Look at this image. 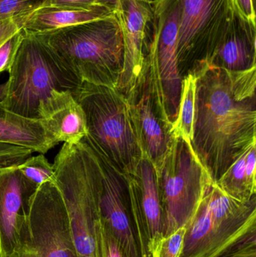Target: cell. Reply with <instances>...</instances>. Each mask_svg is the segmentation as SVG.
Returning <instances> with one entry per match:
<instances>
[{
  "label": "cell",
  "mask_w": 256,
  "mask_h": 257,
  "mask_svg": "<svg viewBox=\"0 0 256 257\" xmlns=\"http://www.w3.org/2000/svg\"><path fill=\"white\" fill-rule=\"evenodd\" d=\"M196 77L193 138L191 145L213 182L256 144L255 96L236 90L230 71L201 61Z\"/></svg>",
  "instance_id": "cell-1"
},
{
  "label": "cell",
  "mask_w": 256,
  "mask_h": 257,
  "mask_svg": "<svg viewBox=\"0 0 256 257\" xmlns=\"http://www.w3.org/2000/svg\"><path fill=\"white\" fill-rule=\"evenodd\" d=\"M53 165L78 256L98 257L96 235L102 187L99 156L84 140L75 145L64 143Z\"/></svg>",
  "instance_id": "cell-2"
},
{
  "label": "cell",
  "mask_w": 256,
  "mask_h": 257,
  "mask_svg": "<svg viewBox=\"0 0 256 257\" xmlns=\"http://www.w3.org/2000/svg\"><path fill=\"white\" fill-rule=\"evenodd\" d=\"M8 72L0 84V105L26 118L39 119V103L53 90L73 93L82 83L41 35L24 31Z\"/></svg>",
  "instance_id": "cell-3"
},
{
  "label": "cell",
  "mask_w": 256,
  "mask_h": 257,
  "mask_svg": "<svg viewBox=\"0 0 256 257\" xmlns=\"http://www.w3.org/2000/svg\"><path fill=\"white\" fill-rule=\"evenodd\" d=\"M39 34L81 82L117 88L123 42L115 15Z\"/></svg>",
  "instance_id": "cell-4"
},
{
  "label": "cell",
  "mask_w": 256,
  "mask_h": 257,
  "mask_svg": "<svg viewBox=\"0 0 256 257\" xmlns=\"http://www.w3.org/2000/svg\"><path fill=\"white\" fill-rule=\"evenodd\" d=\"M72 94L85 114L88 134L84 140L123 175L135 172L141 154L126 96L117 88L87 82Z\"/></svg>",
  "instance_id": "cell-5"
},
{
  "label": "cell",
  "mask_w": 256,
  "mask_h": 257,
  "mask_svg": "<svg viewBox=\"0 0 256 257\" xmlns=\"http://www.w3.org/2000/svg\"><path fill=\"white\" fill-rule=\"evenodd\" d=\"M155 171L165 237L187 227L213 181L190 142L179 138L171 137L166 154Z\"/></svg>",
  "instance_id": "cell-6"
},
{
  "label": "cell",
  "mask_w": 256,
  "mask_h": 257,
  "mask_svg": "<svg viewBox=\"0 0 256 257\" xmlns=\"http://www.w3.org/2000/svg\"><path fill=\"white\" fill-rule=\"evenodd\" d=\"M152 35L146 56L155 111L169 132L178 114L182 79L177 57L180 0L151 3Z\"/></svg>",
  "instance_id": "cell-7"
},
{
  "label": "cell",
  "mask_w": 256,
  "mask_h": 257,
  "mask_svg": "<svg viewBox=\"0 0 256 257\" xmlns=\"http://www.w3.org/2000/svg\"><path fill=\"white\" fill-rule=\"evenodd\" d=\"M17 257H78L56 182L46 183L27 196Z\"/></svg>",
  "instance_id": "cell-8"
},
{
  "label": "cell",
  "mask_w": 256,
  "mask_h": 257,
  "mask_svg": "<svg viewBox=\"0 0 256 257\" xmlns=\"http://www.w3.org/2000/svg\"><path fill=\"white\" fill-rule=\"evenodd\" d=\"M229 0H180L177 57L179 69L207 61L234 17Z\"/></svg>",
  "instance_id": "cell-9"
},
{
  "label": "cell",
  "mask_w": 256,
  "mask_h": 257,
  "mask_svg": "<svg viewBox=\"0 0 256 257\" xmlns=\"http://www.w3.org/2000/svg\"><path fill=\"white\" fill-rule=\"evenodd\" d=\"M98 156L102 165V220L126 257H152L145 230L132 211L124 175L108 160Z\"/></svg>",
  "instance_id": "cell-10"
},
{
  "label": "cell",
  "mask_w": 256,
  "mask_h": 257,
  "mask_svg": "<svg viewBox=\"0 0 256 257\" xmlns=\"http://www.w3.org/2000/svg\"><path fill=\"white\" fill-rule=\"evenodd\" d=\"M121 28L123 63L117 89L129 98L145 75L147 27L152 19L151 4L141 0H120L114 12Z\"/></svg>",
  "instance_id": "cell-11"
},
{
  "label": "cell",
  "mask_w": 256,
  "mask_h": 257,
  "mask_svg": "<svg viewBox=\"0 0 256 257\" xmlns=\"http://www.w3.org/2000/svg\"><path fill=\"white\" fill-rule=\"evenodd\" d=\"M127 99L141 157L147 158L156 169L166 154L171 136L155 111L150 80L146 71L139 85Z\"/></svg>",
  "instance_id": "cell-12"
},
{
  "label": "cell",
  "mask_w": 256,
  "mask_h": 257,
  "mask_svg": "<svg viewBox=\"0 0 256 257\" xmlns=\"http://www.w3.org/2000/svg\"><path fill=\"white\" fill-rule=\"evenodd\" d=\"M131 206L140 224L145 230L150 253L162 238L163 217L154 166L141 157L135 172L124 175Z\"/></svg>",
  "instance_id": "cell-13"
},
{
  "label": "cell",
  "mask_w": 256,
  "mask_h": 257,
  "mask_svg": "<svg viewBox=\"0 0 256 257\" xmlns=\"http://www.w3.org/2000/svg\"><path fill=\"white\" fill-rule=\"evenodd\" d=\"M29 196L16 166L0 169V257H17Z\"/></svg>",
  "instance_id": "cell-14"
},
{
  "label": "cell",
  "mask_w": 256,
  "mask_h": 257,
  "mask_svg": "<svg viewBox=\"0 0 256 257\" xmlns=\"http://www.w3.org/2000/svg\"><path fill=\"white\" fill-rule=\"evenodd\" d=\"M39 119L57 144L75 145L88 134L84 110L69 90H53L39 103Z\"/></svg>",
  "instance_id": "cell-15"
},
{
  "label": "cell",
  "mask_w": 256,
  "mask_h": 257,
  "mask_svg": "<svg viewBox=\"0 0 256 257\" xmlns=\"http://www.w3.org/2000/svg\"><path fill=\"white\" fill-rule=\"evenodd\" d=\"M256 27L234 14L225 36L207 63L229 71L256 66Z\"/></svg>",
  "instance_id": "cell-16"
},
{
  "label": "cell",
  "mask_w": 256,
  "mask_h": 257,
  "mask_svg": "<svg viewBox=\"0 0 256 257\" xmlns=\"http://www.w3.org/2000/svg\"><path fill=\"white\" fill-rule=\"evenodd\" d=\"M114 9L103 5L88 9L41 7L26 18L22 30L24 33L34 34L46 33L83 23L105 19L114 16Z\"/></svg>",
  "instance_id": "cell-17"
},
{
  "label": "cell",
  "mask_w": 256,
  "mask_h": 257,
  "mask_svg": "<svg viewBox=\"0 0 256 257\" xmlns=\"http://www.w3.org/2000/svg\"><path fill=\"white\" fill-rule=\"evenodd\" d=\"M0 142L46 154L58 144L48 134L40 119L21 117L0 105Z\"/></svg>",
  "instance_id": "cell-18"
},
{
  "label": "cell",
  "mask_w": 256,
  "mask_h": 257,
  "mask_svg": "<svg viewBox=\"0 0 256 257\" xmlns=\"http://www.w3.org/2000/svg\"><path fill=\"white\" fill-rule=\"evenodd\" d=\"M196 96V77L189 71L182 80L178 114L170 128L168 134L174 139L192 142L193 138L194 118Z\"/></svg>",
  "instance_id": "cell-19"
},
{
  "label": "cell",
  "mask_w": 256,
  "mask_h": 257,
  "mask_svg": "<svg viewBox=\"0 0 256 257\" xmlns=\"http://www.w3.org/2000/svg\"><path fill=\"white\" fill-rule=\"evenodd\" d=\"M249 149L240 155L222 174L219 179L214 182L224 193L242 202H248L256 196L251 194L246 184L245 166Z\"/></svg>",
  "instance_id": "cell-20"
},
{
  "label": "cell",
  "mask_w": 256,
  "mask_h": 257,
  "mask_svg": "<svg viewBox=\"0 0 256 257\" xmlns=\"http://www.w3.org/2000/svg\"><path fill=\"white\" fill-rule=\"evenodd\" d=\"M22 177L29 195L46 183H55L54 165L51 164L45 154L31 156L16 166Z\"/></svg>",
  "instance_id": "cell-21"
},
{
  "label": "cell",
  "mask_w": 256,
  "mask_h": 257,
  "mask_svg": "<svg viewBox=\"0 0 256 257\" xmlns=\"http://www.w3.org/2000/svg\"><path fill=\"white\" fill-rule=\"evenodd\" d=\"M186 230V227H180L171 235L160 238L152 248V257L180 256Z\"/></svg>",
  "instance_id": "cell-22"
},
{
  "label": "cell",
  "mask_w": 256,
  "mask_h": 257,
  "mask_svg": "<svg viewBox=\"0 0 256 257\" xmlns=\"http://www.w3.org/2000/svg\"><path fill=\"white\" fill-rule=\"evenodd\" d=\"M96 241L98 257H126L120 244L101 215L97 223Z\"/></svg>",
  "instance_id": "cell-23"
},
{
  "label": "cell",
  "mask_w": 256,
  "mask_h": 257,
  "mask_svg": "<svg viewBox=\"0 0 256 257\" xmlns=\"http://www.w3.org/2000/svg\"><path fill=\"white\" fill-rule=\"evenodd\" d=\"M44 0H0V23L27 15L42 7Z\"/></svg>",
  "instance_id": "cell-24"
},
{
  "label": "cell",
  "mask_w": 256,
  "mask_h": 257,
  "mask_svg": "<svg viewBox=\"0 0 256 257\" xmlns=\"http://www.w3.org/2000/svg\"><path fill=\"white\" fill-rule=\"evenodd\" d=\"M33 153L30 148L0 142V169L18 166Z\"/></svg>",
  "instance_id": "cell-25"
},
{
  "label": "cell",
  "mask_w": 256,
  "mask_h": 257,
  "mask_svg": "<svg viewBox=\"0 0 256 257\" xmlns=\"http://www.w3.org/2000/svg\"><path fill=\"white\" fill-rule=\"evenodd\" d=\"M23 39L22 29L0 45V74L9 72Z\"/></svg>",
  "instance_id": "cell-26"
},
{
  "label": "cell",
  "mask_w": 256,
  "mask_h": 257,
  "mask_svg": "<svg viewBox=\"0 0 256 257\" xmlns=\"http://www.w3.org/2000/svg\"><path fill=\"white\" fill-rule=\"evenodd\" d=\"M233 12L239 18L255 25L253 0H229Z\"/></svg>",
  "instance_id": "cell-27"
},
{
  "label": "cell",
  "mask_w": 256,
  "mask_h": 257,
  "mask_svg": "<svg viewBox=\"0 0 256 257\" xmlns=\"http://www.w3.org/2000/svg\"><path fill=\"white\" fill-rule=\"evenodd\" d=\"M255 147L256 144H254L248 151L246 157V166H245L246 184H247L248 189L252 195H256Z\"/></svg>",
  "instance_id": "cell-28"
},
{
  "label": "cell",
  "mask_w": 256,
  "mask_h": 257,
  "mask_svg": "<svg viewBox=\"0 0 256 257\" xmlns=\"http://www.w3.org/2000/svg\"><path fill=\"white\" fill-rule=\"evenodd\" d=\"M27 17L10 18L0 23V45L22 29L23 24Z\"/></svg>",
  "instance_id": "cell-29"
},
{
  "label": "cell",
  "mask_w": 256,
  "mask_h": 257,
  "mask_svg": "<svg viewBox=\"0 0 256 257\" xmlns=\"http://www.w3.org/2000/svg\"><path fill=\"white\" fill-rule=\"evenodd\" d=\"M101 5L97 0H44L42 7H66L74 9H88Z\"/></svg>",
  "instance_id": "cell-30"
},
{
  "label": "cell",
  "mask_w": 256,
  "mask_h": 257,
  "mask_svg": "<svg viewBox=\"0 0 256 257\" xmlns=\"http://www.w3.org/2000/svg\"><path fill=\"white\" fill-rule=\"evenodd\" d=\"M231 257H256V242L245 246Z\"/></svg>",
  "instance_id": "cell-31"
},
{
  "label": "cell",
  "mask_w": 256,
  "mask_h": 257,
  "mask_svg": "<svg viewBox=\"0 0 256 257\" xmlns=\"http://www.w3.org/2000/svg\"><path fill=\"white\" fill-rule=\"evenodd\" d=\"M97 2L99 4L108 6V7L111 8V9L115 10L120 0H97Z\"/></svg>",
  "instance_id": "cell-32"
},
{
  "label": "cell",
  "mask_w": 256,
  "mask_h": 257,
  "mask_svg": "<svg viewBox=\"0 0 256 257\" xmlns=\"http://www.w3.org/2000/svg\"><path fill=\"white\" fill-rule=\"evenodd\" d=\"M141 1L145 2V3H150V4H151L152 2H153V0H141Z\"/></svg>",
  "instance_id": "cell-33"
},
{
  "label": "cell",
  "mask_w": 256,
  "mask_h": 257,
  "mask_svg": "<svg viewBox=\"0 0 256 257\" xmlns=\"http://www.w3.org/2000/svg\"><path fill=\"white\" fill-rule=\"evenodd\" d=\"M255 1V0H253V2Z\"/></svg>",
  "instance_id": "cell-34"
}]
</instances>
